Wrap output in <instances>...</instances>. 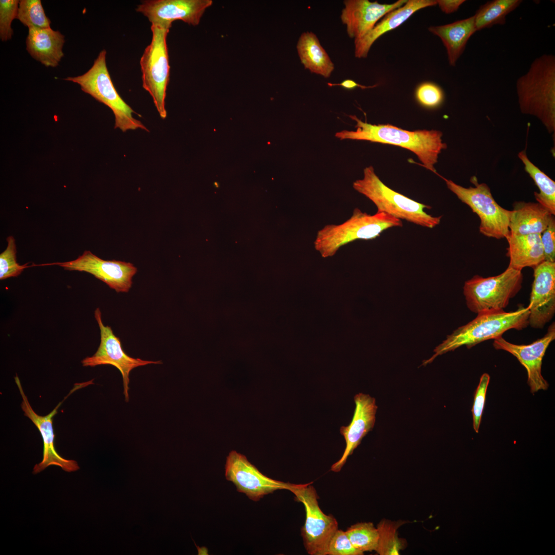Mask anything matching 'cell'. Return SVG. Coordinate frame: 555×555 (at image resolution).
<instances>
[{"mask_svg": "<svg viewBox=\"0 0 555 555\" xmlns=\"http://www.w3.org/2000/svg\"><path fill=\"white\" fill-rule=\"evenodd\" d=\"M356 122L355 131L343 130L335 136L341 139L368 141L388 144L407 149L414 153L421 165L437 174L435 165L439 155L447 147L438 130L408 131L390 124H372L363 122L356 116H349Z\"/></svg>", "mask_w": 555, "mask_h": 555, "instance_id": "1", "label": "cell"}, {"mask_svg": "<svg viewBox=\"0 0 555 555\" xmlns=\"http://www.w3.org/2000/svg\"><path fill=\"white\" fill-rule=\"evenodd\" d=\"M516 91L521 112L538 119L554 139V55L545 54L534 59L516 80Z\"/></svg>", "mask_w": 555, "mask_h": 555, "instance_id": "2", "label": "cell"}, {"mask_svg": "<svg viewBox=\"0 0 555 555\" xmlns=\"http://www.w3.org/2000/svg\"><path fill=\"white\" fill-rule=\"evenodd\" d=\"M477 314L473 320L447 336L446 340L435 347L434 355L423 361L422 365L431 363L438 356L460 346L470 348L486 340L502 337L508 330H522L529 325L528 307L520 306L514 311H489Z\"/></svg>", "mask_w": 555, "mask_h": 555, "instance_id": "3", "label": "cell"}, {"mask_svg": "<svg viewBox=\"0 0 555 555\" xmlns=\"http://www.w3.org/2000/svg\"><path fill=\"white\" fill-rule=\"evenodd\" d=\"M402 225L401 219L386 213L377 212L370 215L355 208L350 217L343 223L327 225L319 230L313 245L322 257H329L349 243L375 239L386 230Z\"/></svg>", "mask_w": 555, "mask_h": 555, "instance_id": "4", "label": "cell"}, {"mask_svg": "<svg viewBox=\"0 0 555 555\" xmlns=\"http://www.w3.org/2000/svg\"><path fill=\"white\" fill-rule=\"evenodd\" d=\"M353 187L371 200L378 212L431 229L440 222L441 216H433L425 211L431 207L418 202L386 186L376 174L372 166L364 169L363 178L355 181Z\"/></svg>", "mask_w": 555, "mask_h": 555, "instance_id": "5", "label": "cell"}, {"mask_svg": "<svg viewBox=\"0 0 555 555\" xmlns=\"http://www.w3.org/2000/svg\"><path fill=\"white\" fill-rule=\"evenodd\" d=\"M106 50H102L87 71L64 80L79 84L83 91L107 106L114 115L115 128L123 132L137 129L148 131L140 121L133 117L134 110L122 99L115 87L106 66Z\"/></svg>", "mask_w": 555, "mask_h": 555, "instance_id": "6", "label": "cell"}, {"mask_svg": "<svg viewBox=\"0 0 555 555\" xmlns=\"http://www.w3.org/2000/svg\"><path fill=\"white\" fill-rule=\"evenodd\" d=\"M522 270L508 266L502 273L488 278L474 275L463 287L466 305L476 314L502 311L522 288Z\"/></svg>", "mask_w": 555, "mask_h": 555, "instance_id": "7", "label": "cell"}, {"mask_svg": "<svg viewBox=\"0 0 555 555\" xmlns=\"http://www.w3.org/2000/svg\"><path fill=\"white\" fill-rule=\"evenodd\" d=\"M447 188L461 202L468 205L480 219V233L488 237L506 238L509 233L511 211L503 208L494 199L490 188L478 183L475 176L470 179L474 187L465 188L442 177Z\"/></svg>", "mask_w": 555, "mask_h": 555, "instance_id": "8", "label": "cell"}, {"mask_svg": "<svg viewBox=\"0 0 555 555\" xmlns=\"http://www.w3.org/2000/svg\"><path fill=\"white\" fill-rule=\"evenodd\" d=\"M152 38L140 60L142 87L152 97L162 119L166 117V91L169 81L170 65L166 38L170 29L151 25Z\"/></svg>", "mask_w": 555, "mask_h": 555, "instance_id": "9", "label": "cell"}, {"mask_svg": "<svg viewBox=\"0 0 555 555\" xmlns=\"http://www.w3.org/2000/svg\"><path fill=\"white\" fill-rule=\"evenodd\" d=\"M288 490L297 501L305 507L306 518L301 529L304 547L310 555H326L329 542L338 529V523L332 515L325 514L318 503L317 492L310 483H290Z\"/></svg>", "mask_w": 555, "mask_h": 555, "instance_id": "10", "label": "cell"}, {"mask_svg": "<svg viewBox=\"0 0 555 555\" xmlns=\"http://www.w3.org/2000/svg\"><path fill=\"white\" fill-rule=\"evenodd\" d=\"M95 318L100 331V343L97 351L91 357L81 361L83 366L95 367L110 364L120 372L123 379V394L125 401L129 400L128 384L131 372L135 368L150 364H161V361H149L128 356L123 350L120 339L114 334L111 327L103 323L99 308L95 311Z\"/></svg>", "mask_w": 555, "mask_h": 555, "instance_id": "11", "label": "cell"}, {"mask_svg": "<svg viewBox=\"0 0 555 555\" xmlns=\"http://www.w3.org/2000/svg\"><path fill=\"white\" fill-rule=\"evenodd\" d=\"M45 265H56L69 271L86 272L103 281L117 292H127L137 269L131 263L104 260L89 250L72 261Z\"/></svg>", "mask_w": 555, "mask_h": 555, "instance_id": "12", "label": "cell"}, {"mask_svg": "<svg viewBox=\"0 0 555 555\" xmlns=\"http://www.w3.org/2000/svg\"><path fill=\"white\" fill-rule=\"evenodd\" d=\"M225 475L227 480L235 485L238 492L245 494L253 501H258L278 490H288L290 484L265 475L245 455L234 450L227 457Z\"/></svg>", "mask_w": 555, "mask_h": 555, "instance_id": "13", "label": "cell"}, {"mask_svg": "<svg viewBox=\"0 0 555 555\" xmlns=\"http://www.w3.org/2000/svg\"><path fill=\"white\" fill-rule=\"evenodd\" d=\"M212 3V0H147L138 5L136 11L152 25L170 29L176 20L197 26Z\"/></svg>", "mask_w": 555, "mask_h": 555, "instance_id": "14", "label": "cell"}, {"mask_svg": "<svg viewBox=\"0 0 555 555\" xmlns=\"http://www.w3.org/2000/svg\"><path fill=\"white\" fill-rule=\"evenodd\" d=\"M555 339V325L549 327L542 338L527 345H518L507 341L502 337L494 339L493 347L497 350L506 351L517 358L526 368L527 383L531 393L546 390L548 382L542 375L543 358L549 344Z\"/></svg>", "mask_w": 555, "mask_h": 555, "instance_id": "15", "label": "cell"}, {"mask_svg": "<svg viewBox=\"0 0 555 555\" xmlns=\"http://www.w3.org/2000/svg\"><path fill=\"white\" fill-rule=\"evenodd\" d=\"M529 325L542 329L555 313V262L544 261L534 268Z\"/></svg>", "mask_w": 555, "mask_h": 555, "instance_id": "16", "label": "cell"}, {"mask_svg": "<svg viewBox=\"0 0 555 555\" xmlns=\"http://www.w3.org/2000/svg\"><path fill=\"white\" fill-rule=\"evenodd\" d=\"M407 0H399L392 4H380L368 0H346L340 15L346 26L348 35L354 41L370 31L378 21L392 11L403 6Z\"/></svg>", "mask_w": 555, "mask_h": 555, "instance_id": "17", "label": "cell"}, {"mask_svg": "<svg viewBox=\"0 0 555 555\" xmlns=\"http://www.w3.org/2000/svg\"><path fill=\"white\" fill-rule=\"evenodd\" d=\"M14 379L22 398L21 408L24 413V415L29 418L38 429L44 442L43 460L34 466L33 473L36 474L40 472L48 466L51 465L60 466L63 470L68 472L74 471L79 469V467L76 461L65 459L61 457L55 451L53 446L54 434L52 426V418L57 413L59 407L61 405L64 399L76 390H78V388L77 386L74 387L69 394L65 397L64 399L60 402L48 415L40 416L37 414L32 409L27 397L23 391L20 379L17 375L14 377Z\"/></svg>", "mask_w": 555, "mask_h": 555, "instance_id": "18", "label": "cell"}, {"mask_svg": "<svg viewBox=\"0 0 555 555\" xmlns=\"http://www.w3.org/2000/svg\"><path fill=\"white\" fill-rule=\"evenodd\" d=\"M354 401L356 407L350 423L340 429L346 446L341 457L331 467V471L335 472L341 470L348 456L353 454L363 438L375 425L377 409L375 399L369 395L360 393L355 396Z\"/></svg>", "mask_w": 555, "mask_h": 555, "instance_id": "19", "label": "cell"}, {"mask_svg": "<svg viewBox=\"0 0 555 555\" xmlns=\"http://www.w3.org/2000/svg\"><path fill=\"white\" fill-rule=\"evenodd\" d=\"M435 5V0H407L403 6L386 14L364 36L354 41L355 57L366 58L372 45L381 35L400 26L416 11Z\"/></svg>", "mask_w": 555, "mask_h": 555, "instance_id": "20", "label": "cell"}, {"mask_svg": "<svg viewBox=\"0 0 555 555\" xmlns=\"http://www.w3.org/2000/svg\"><path fill=\"white\" fill-rule=\"evenodd\" d=\"M64 35L51 28L28 29L26 49L30 55L46 67L57 66L64 56Z\"/></svg>", "mask_w": 555, "mask_h": 555, "instance_id": "21", "label": "cell"}, {"mask_svg": "<svg viewBox=\"0 0 555 555\" xmlns=\"http://www.w3.org/2000/svg\"><path fill=\"white\" fill-rule=\"evenodd\" d=\"M513 207L509 224V234L512 235L541 234L552 216L538 202L515 201Z\"/></svg>", "mask_w": 555, "mask_h": 555, "instance_id": "22", "label": "cell"}, {"mask_svg": "<svg viewBox=\"0 0 555 555\" xmlns=\"http://www.w3.org/2000/svg\"><path fill=\"white\" fill-rule=\"evenodd\" d=\"M506 239L508 244L506 254L510 258L508 266L522 270L525 267L534 268L545 261L541 234L515 235L509 233Z\"/></svg>", "mask_w": 555, "mask_h": 555, "instance_id": "23", "label": "cell"}, {"mask_svg": "<svg viewBox=\"0 0 555 555\" xmlns=\"http://www.w3.org/2000/svg\"><path fill=\"white\" fill-rule=\"evenodd\" d=\"M428 30L441 39L452 66H455L470 38L477 31L474 15L443 25L430 26Z\"/></svg>", "mask_w": 555, "mask_h": 555, "instance_id": "24", "label": "cell"}, {"mask_svg": "<svg viewBox=\"0 0 555 555\" xmlns=\"http://www.w3.org/2000/svg\"><path fill=\"white\" fill-rule=\"evenodd\" d=\"M296 47L300 61L305 69L325 78L330 76L335 69L334 64L313 32H303Z\"/></svg>", "mask_w": 555, "mask_h": 555, "instance_id": "25", "label": "cell"}, {"mask_svg": "<svg viewBox=\"0 0 555 555\" xmlns=\"http://www.w3.org/2000/svg\"><path fill=\"white\" fill-rule=\"evenodd\" d=\"M518 157L524 170L533 179L539 192L534 195L538 203L545 207L551 215L555 214V182L535 165L527 157L525 151L520 152Z\"/></svg>", "mask_w": 555, "mask_h": 555, "instance_id": "26", "label": "cell"}, {"mask_svg": "<svg viewBox=\"0 0 555 555\" xmlns=\"http://www.w3.org/2000/svg\"><path fill=\"white\" fill-rule=\"evenodd\" d=\"M521 0H494L481 6L474 15L476 31L495 25H504L506 16L522 3Z\"/></svg>", "mask_w": 555, "mask_h": 555, "instance_id": "27", "label": "cell"}, {"mask_svg": "<svg viewBox=\"0 0 555 555\" xmlns=\"http://www.w3.org/2000/svg\"><path fill=\"white\" fill-rule=\"evenodd\" d=\"M345 532L353 546L362 553L376 551L379 534L371 522L359 523L348 528Z\"/></svg>", "mask_w": 555, "mask_h": 555, "instance_id": "28", "label": "cell"}, {"mask_svg": "<svg viewBox=\"0 0 555 555\" xmlns=\"http://www.w3.org/2000/svg\"><path fill=\"white\" fill-rule=\"evenodd\" d=\"M16 18L28 29L50 28L51 21L40 0L20 1Z\"/></svg>", "mask_w": 555, "mask_h": 555, "instance_id": "29", "label": "cell"}, {"mask_svg": "<svg viewBox=\"0 0 555 555\" xmlns=\"http://www.w3.org/2000/svg\"><path fill=\"white\" fill-rule=\"evenodd\" d=\"M400 524L384 520L378 525L379 540L377 552L380 554H399L403 544L397 537L396 530Z\"/></svg>", "mask_w": 555, "mask_h": 555, "instance_id": "30", "label": "cell"}, {"mask_svg": "<svg viewBox=\"0 0 555 555\" xmlns=\"http://www.w3.org/2000/svg\"><path fill=\"white\" fill-rule=\"evenodd\" d=\"M6 249L0 254V280L18 276L23 270L29 267L27 264L19 265L16 262L15 240L12 236L7 239Z\"/></svg>", "mask_w": 555, "mask_h": 555, "instance_id": "31", "label": "cell"}, {"mask_svg": "<svg viewBox=\"0 0 555 555\" xmlns=\"http://www.w3.org/2000/svg\"><path fill=\"white\" fill-rule=\"evenodd\" d=\"M19 2L18 0L0 1V38L2 41L11 39L13 32L11 23L16 18Z\"/></svg>", "mask_w": 555, "mask_h": 555, "instance_id": "32", "label": "cell"}, {"mask_svg": "<svg viewBox=\"0 0 555 555\" xmlns=\"http://www.w3.org/2000/svg\"><path fill=\"white\" fill-rule=\"evenodd\" d=\"M490 377L487 373L483 374L480 377L479 383L476 388L474 401L471 410L473 417V427L476 433H478L480 424L483 413L487 388L490 382Z\"/></svg>", "mask_w": 555, "mask_h": 555, "instance_id": "33", "label": "cell"}, {"mask_svg": "<svg viewBox=\"0 0 555 555\" xmlns=\"http://www.w3.org/2000/svg\"><path fill=\"white\" fill-rule=\"evenodd\" d=\"M417 101L422 106L433 108L439 105L443 99V93L437 85L431 82L420 84L415 92Z\"/></svg>", "mask_w": 555, "mask_h": 555, "instance_id": "34", "label": "cell"}, {"mask_svg": "<svg viewBox=\"0 0 555 555\" xmlns=\"http://www.w3.org/2000/svg\"><path fill=\"white\" fill-rule=\"evenodd\" d=\"M363 553L356 549L351 543L345 531L338 529L331 538L326 555H361Z\"/></svg>", "mask_w": 555, "mask_h": 555, "instance_id": "35", "label": "cell"}, {"mask_svg": "<svg viewBox=\"0 0 555 555\" xmlns=\"http://www.w3.org/2000/svg\"><path fill=\"white\" fill-rule=\"evenodd\" d=\"M545 261L555 262V219L552 215L546 229L541 234Z\"/></svg>", "mask_w": 555, "mask_h": 555, "instance_id": "36", "label": "cell"}, {"mask_svg": "<svg viewBox=\"0 0 555 555\" xmlns=\"http://www.w3.org/2000/svg\"><path fill=\"white\" fill-rule=\"evenodd\" d=\"M436 5L440 10L446 14H450L456 11L459 7L465 2V0H436Z\"/></svg>", "mask_w": 555, "mask_h": 555, "instance_id": "37", "label": "cell"}, {"mask_svg": "<svg viewBox=\"0 0 555 555\" xmlns=\"http://www.w3.org/2000/svg\"><path fill=\"white\" fill-rule=\"evenodd\" d=\"M327 84L330 87L334 86H340L347 89H353L356 87H360L361 89H364L373 88L377 86V84L368 86L362 85L350 79L344 80V81L339 83H328Z\"/></svg>", "mask_w": 555, "mask_h": 555, "instance_id": "38", "label": "cell"}, {"mask_svg": "<svg viewBox=\"0 0 555 555\" xmlns=\"http://www.w3.org/2000/svg\"><path fill=\"white\" fill-rule=\"evenodd\" d=\"M194 544H195V546L196 547V548L197 549L198 554H199V555L208 554V549H207V548L206 547H200L199 546H197L195 542H194Z\"/></svg>", "mask_w": 555, "mask_h": 555, "instance_id": "39", "label": "cell"}]
</instances>
